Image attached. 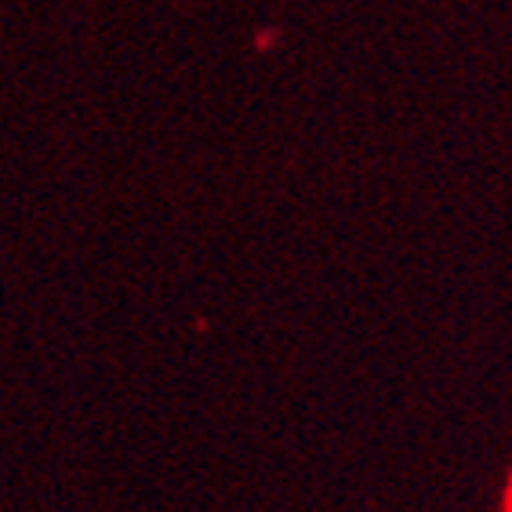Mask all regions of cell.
Here are the masks:
<instances>
[{"label": "cell", "mask_w": 512, "mask_h": 512, "mask_svg": "<svg viewBox=\"0 0 512 512\" xmlns=\"http://www.w3.org/2000/svg\"><path fill=\"white\" fill-rule=\"evenodd\" d=\"M505 512H512V476H509V491H505Z\"/></svg>", "instance_id": "6da1fadb"}]
</instances>
